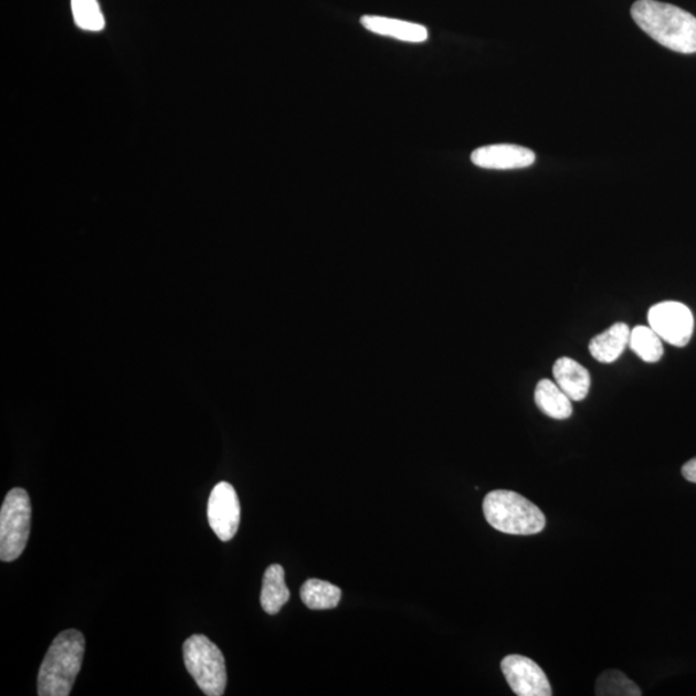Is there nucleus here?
Returning <instances> with one entry per match:
<instances>
[{"mask_svg": "<svg viewBox=\"0 0 696 696\" xmlns=\"http://www.w3.org/2000/svg\"><path fill=\"white\" fill-rule=\"evenodd\" d=\"M629 346L645 362L660 361L664 352L662 338L652 327L645 325H637L631 330Z\"/></svg>", "mask_w": 696, "mask_h": 696, "instance_id": "dca6fc26", "label": "nucleus"}, {"mask_svg": "<svg viewBox=\"0 0 696 696\" xmlns=\"http://www.w3.org/2000/svg\"><path fill=\"white\" fill-rule=\"evenodd\" d=\"M240 502L234 486L219 483L213 487L208 500V521L215 536L222 541L235 537L240 525Z\"/></svg>", "mask_w": 696, "mask_h": 696, "instance_id": "6e6552de", "label": "nucleus"}, {"mask_svg": "<svg viewBox=\"0 0 696 696\" xmlns=\"http://www.w3.org/2000/svg\"><path fill=\"white\" fill-rule=\"evenodd\" d=\"M183 660L201 692L221 696L228 684L226 663L219 646L204 634H193L184 641Z\"/></svg>", "mask_w": 696, "mask_h": 696, "instance_id": "20e7f679", "label": "nucleus"}, {"mask_svg": "<svg viewBox=\"0 0 696 696\" xmlns=\"http://www.w3.org/2000/svg\"><path fill=\"white\" fill-rule=\"evenodd\" d=\"M340 598H342L340 588L327 580L308 579L300 588V599L312 610L335 609Z\"/></svg>", "mask_w": 696, "mask_h": 696, "instance_id": "2eb2a0df", "label": "nucleus"}, {"mask_svg": "<svg viewBox=\"0 0 696 696\" xmlns=\"http://www.w3.org/2000/svg\"><path fill=\"white\" fill-rule=\"evenodd\" d=\"M631 329L624 323L611 325L609 329L601 335L592 338L590 342V352L593 359L610 363L614 362L625 350L630 342Z\"/></svg>", "mask_w": 696, "mask_h": 696, "instance_id": "f8f14e48", "label": "nucleus"}, {"mask_svg": "<svg viewBox=\"0 0 696 696\" xmlns=\"http://www.w3.org/2000/svg\"><path fill=\"white\" fill-rule=\"evenodd\" d=\"M361 25L371 33L398 39L409 43H423L429 39V30L420 23L386 19L381 15H363Z\"/></svg>", "mask_w": 696, "mask_h": 696, "instance_id": "9b49d317", "label": "nucleus"}, {"mask_svg": "<svg viewBox=\"0 0 696 696\" xmlns=\"http://www.w3.org/2000/svg\"><path fill=\"white\" fill-rule=\"evenodd\" d=\"M291 599V592L285 584V571L282 565L274 563L263 576L261 605L270 615H275Z\"/></svg>", "mask_w": 696, "mask_h": 696, "instance_id": "ddd939ff", "label": "nucleus"}, {"mask_svg": "<svg viewBox=\"0 0 696 696\" xmlns=\"http://www.w3.org/2000/svg\"><path fill=\"white\" fill-rule=\"evenodd\" d=\"M683 475L687 482L696 484V456L694 460L684 464Z\"/></svg>", "mask_w": 696, "mask_h": 696, "instance_id": "6ab92c4d", "label": "nucleus"}, {"mask_svg": "<svg viewBox=\"0 0 696 696\" xmlns=\"http://www.w3.org/2000/svg\"><path fill=\"white\" fill-rule=\"evenodd\" d=\"M471 160L475 166L484 169H521L536 162V154L517 145H491L479 147L472 152Z\"/></svg>", "mask_w": 696, "mask_h": 696, "instance_id": "1a4fd4ad", "label": "nucleus"}, {"mask_svg": "<svg viewBox=\"0 0 696 696\" xmlns=\"http://www.w3.org/2000/svg\"><path fill=\"white\" fill-rule=\"evenodd\" d=\"M631 14L634 22L665 49L696 53V18L692 13L656 0H637Z\"/></svg>", "mask_w": 696, "mask_h": 696, "instance_id": "f257e3e1", "label": "nucleus"}, {"mask_svg": "<svg viewBox=\"0 0 696 696\" xmlns=\"http://www.w3.org/2000/svg\"><path fill=\"white\" fill-rule=\"evenodd\" d=\"M599 696H641L640 687L621 671H605L595 683Z\"/></svg>", "mask_w": 696, "mask_h": 696, "instance_id": "f3484780", "label": "nucleus"}, {"mask_svg": "<svg viewBox=\"0 0 696 696\" xmlns=\"http://www.w3.org/2000/svg\"><path fill=\"white\" fill-rule=\"evenodd\" d=\"M72 10L77 27L88 31H99L105 27L103 12L97 0H72Z\"/></svg>", "mask_w": 696, "mask_h": 696, "instance_id": "a211bd4d", "label": "nucleus"}, {"mask_svg": "<svg viewBox=\"0 0 696 696\" xmlns=\"http://www.w3.org/2000/svg\"><path fill=\"white\" fill-rule=\"evenodd\" d=\"M483 510L495 530L510 536H532L546 528V516L540 508L515 492H491L484 499Z\"/></svg>", "mask_w": 696, "mask_h": 696, "instance_id": "7ed1b4c3", "label": "nucleus"}, {"mask_svg": "<svg viewBox=\"0 0 696 696\" xmlns=\"http://www.w3.org/2000/svg\"><path fill=\"white\" fill-rule=\"evenodd\" d=\"M555 382L571 401H582L591 387V376L583 366L570 358H560L553 366Z\"/></svg>", "mask_w": 696, "mask_h": 696, "instance_id": "9d476101", "label": "nucleus"}, {"mask_svg": "<svg viewBox=\"0 0 696 696\" xmlns=\"http://www.w3.org/2000/svg\"><path fill=\"white\" fill-rule=\"evenodd\" d=\"M503 675L518 696H551L552 687L544 669L523 655H508L500 663Z\"/></svg>", "mask_w": 696, "mask_h": 696, "instance_id": "0eeeda50", "label": "nucleus"}, {"mask_svg": "<svg viewBox=\"0 0 696 696\" xmlns=\"http://www.w3.org/2000/svg\"><path fill=\"white\" fill-rule=\"evenodd\" d=\"M85 639L77 630L61 632L53 640L38 675L39 696H68L80 675Z\"/></svg>", "mask_w": 696, "mask_h": 696, "instance_id": "f03ea898", "label": "nucleus"}, {"mask_svg": "<svg viewBox=\"0 0 696 696\" xmlns=\"http://www.w3.org/2000/svg\"><path fill=\"white\" fill-rule=\"evenodd\" d=\"M648 327L657 336L676 347H685L693 337L694 317L690 308L679 302L665 300L654 305L647 314Z\"/></svg>", "mask_w": 696, "mask_h": 696, "instance_id": "423d86ee", "label": "nucleus"}, {"mask_svg": "<svg viewBox=\"0 0 696 696\" xmlns=\"http://www.w3.org/2000/svg\"><path fill=\"white\" fill-rule=\"evenodd\" d=\"M31 502L29 494L14 487L6 495L0 510V560H18L25 551L30 536Z\"/></svg>", "mask_w": 696, "mask_h": 696, "instance_id": "39448f33", "label": "nucleus"}, {"mask_svg": "<svg viewBox=\"0 0 696 696\" xmlns=\"http://www.w3.org/2000/svg\"><path fill=\"white\" fill-rule=\"evenodd\" d=\"M534 399L540 412L553 420H568L572 413L571 400L556 382L541 379L534 392Z\"/></svg>", "mask_w": 696, "mask_h": 696, "instance_id": "4468645a", "label": "nucleus"}]
</instances>
